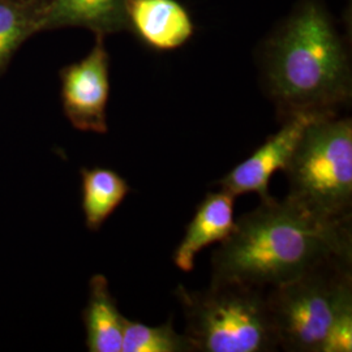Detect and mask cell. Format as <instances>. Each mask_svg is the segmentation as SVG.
I'll return each mask as SVG.
<instances>
[{
    "label": "cell",
    "mask_w": 352,
    "mask_h": 352,
    "mask_svg": "<svg viewBox=\"0 0 352 352\" xmlns=\"http://www.w3.org/2000/svg\"><path fill=\"white\" fill-rule=\"evenodd\" d=\"M212 256V282L277 287L336 263H352L351 218L327 221L273 196L235 221Z\"/></svg>",
    "instance_id": "6da1fadb"
},
{
    "label": "cell",
    "mask_w": 352,
    "mask_h": 352,
    "mask_svg": "<svg viewBox=\"0 0 352 352\" xmlns=\"http://www.w3.org/2000/svg\"><path fill=\"white\" fill-rule=\"evenodd\" d=\"M265 81L278 115L336 116L351 98V65L343 41L324 10L307 1L265 52Z\"/></svg>",
    "instance_id": "7a4b0ae2"
},
{
    "label": "cell",
    "mask_w": 352,
    "mask_h": 352,
    "mask_svg": "<svg viewBox=\"0 0 352 352\" xmlns=\"http://www.w3.org/2000/svg\"><path fill=\"white\" fill-rule=\"evenodd\" d=\"M175 296L186 336L196 352H270L278 344L266 289L236 282H212L204 291L179 285Z\"/></svg>",
    "instance_id": "3957f363"
},
{
    "label": "cell",
    "mask_w": 352,
    "mask_h": 352,
    "mask_svg": "<svg viewBox=\"0 0 352 352\" xmlns=\"http://www.w3.org/2000/svg\"><path fill=\"white\" fill-rule=\"evenodd\" d=\"M286 199L327 221L351 218L352 120L322 116L302 132L289 164Z\"/></svg>",
    "instance_id": "277c9868"
},
{
    "label": "cell",
    "mask_w": 352,
    "mask_h": 352,
    "mask_svg": "<svg viewBox=\"0 0 352 352\" xmlns=\"http://www.w3.org/2000/svg\"><path fill=\"white\" fill-rule=\"evenodd\" d=\"M352 263L324 265L277 287L266 300L285 351L321 352L340 307L352 299Z\"/></svg>",
    "instance_id": "5b68a950"
},
{
    "label": "cell",
    "mask_w": 352,
    "mask_h": 352,
    "mask_svg": "<svg viewBox=\"0 0 352 352\" xmlns=\"http://www.w3.org/2000/svg\"><path fill=\"white\" fill-rule=\"evenodd\" d=\"M63 111L69 123L82 132L104 135L110 97V58L104 36L96 34L88 55L60 71Z\"/></svg>",
    "instance_id": "8992f818"
},
{
    "label": "cell",
    "mask_w": 352,
    "mask_h": 352,
    "mask_svg": "<svg viewBox=\"0 0 352 352\" xmlns=\"http://www.w3.org/2000/svg\"><path fill=\"white\" fill-rule=\"evenodd\" d=\"M316 115H294L283 120L282 128L272 135L245 161L234 167L215 184L234 196L256 193L261 201L272 197L269 183L277 171H283L289 164L304 129L315 120Z\"/></svg>",
    "instance_id": "52a82bcc"
},
{
    "label": "cell",
    "mask_w": 352,
    "mask_h": 352,
    "mask_svg": "<svg viewBox=\"0 0 352 352\" xmlns=\"http://www.w3.org/2000/svg\"><path fill=\"white\" fill-rule=\"evenodd\" d=\"M126 30L157 51L182 47L193 36L188 11L176 0H126Z\"/></svg>",
    "instance_id": "ba28073f"
},
{
    "label": "cell",
    "mask_w": 352,
    "mask_h": 352,
    "mask_svg": "<svg viewBox=\"0 0 352 352\" xmlns=\"http://www.w3.org/2000/svg\"><path fill=\"white\" fill-rule=\"evenodd\" d=\"M235 200L236 196L222 188L205 196L174 252V264L177 269L186 273L192 272L196 256L202 250L230 236L235 227Z\"/></svg>",
    "instance_id": "9c48e42d"
},
{
    "label": "cell",
    "mask_w": 352,
    "mask_h": 352,
    "mask_svg": "<svg viewBox=\"0 0 352 352\" xmlns=\"http://www.w3.org/2000/svg\"><path fill=\"white\" fill-rule=\"evenodd\" d=\"M68 26L104 37L126 30V0H47L38 8L37 33Z\"/></svg>",
    "instance_id": "30bf717a"
},
{
    "label": "cell",
    "mask_w": 352,
    "mask_h": 352,
    "mask_svg": "<svg viewBox=\"0 0 352 352\" xmlns=\"http://www.w3.org/2000/svg\"><path fill=\"white\" fill-rule=\"evenodd\" d=\"M90 352H122L126 317L119 312L110 292L109 280L102 274L89 282V298L82 314Z\"/></svg>",
    "instance_id": "8fae6325"
},
{
    "label": "cell",
    "mask_w": 352,
    "mask_h": 352,
    "mask_svg": "<svg viewBox=\"0 0 352 352\" xmlns=\"http://www.w3.org/2000/svg\"><path fill=\"white\" fill-rule=\"evenodd\" d=\"M81 206L85 225L98 231L109 217L122 205L131 187L126 179L111 168H81Z\"/></svg>",
    "instance_id": "7c38bea8"
},
{
    "label": "cell",
    "mask_w": 352,
    "mask_h": 352,
    "mask_svg": "<svg viewBox=\"0 0 352 352\" xmlns=\"http://www.w3.org/2000/svg\"><path fill=\"white\" fill-rule=\"evenodd\" d=\"M38 8L33 1L0 0V75L26 39L37 33Z\"/></svg>",
    "instance_id": "4fadbf2b"
},
{
    "label": "cell",
    "mask_w": 352,
    "mask_h": 352,
    "mask_svg": "<svg viewBox=\"0 0 352 352\" xmlns=\"http://www.w3.org/2000/svg\"><path fill=\"white\" fill-rule=\"evenodd\" d=\"M122 352H196L186 334H179L173 318L158 327L126 318Z\"/></svg>",
    "instance_id": "5bb4252c"
},
{
    "label": "cell",
    "mask_w": 352,
    "mask_h": 352,
    "mask_svg": "<svg viewBox=\"0 0 352 352\" xmlns=\"http://www.w3.org/2000/svg\"><path fill=\"white\" fill-rule=\"evenodd\" d=\"M352 351V299L347 300L327 330L321 352Z\"/></svg>",
    "instance_id": "9a60e30c"
},
{
    "label": "cell",
    "mask_w": 352,
    "mask_h": 352,
    "mask_svg": "<svg viewBox=\"0 0 352 352\" xmlns=\"http://www.w3.org/2000/svg\"><path fill=\"white\" fill-rule=\"evenodd\" d=\"M34 1H36V3H37L38 6H39V7H41V6H42V4H45V3H46V1H47V0H34Z\"/></svg>",
    "instance_id": "2e32d148"
},
{
    "label": "cell",
    "mask_w": 352,
    "mask_h": 352,
    "mask_svg": "<svg viewBox=\"0 0 352 352\" xmlns=\"http://www.w3.org/2000/svg\"><path fill=\"white\" fill-rule=\"evenodd\" d=\"M20 1H33V3H36V1H34V0H20ZM36 4H37V3H36ZM38 6V4H37Z\"/></svg>",
    "instance_id": "e0dca14e"
}]
</instances>
